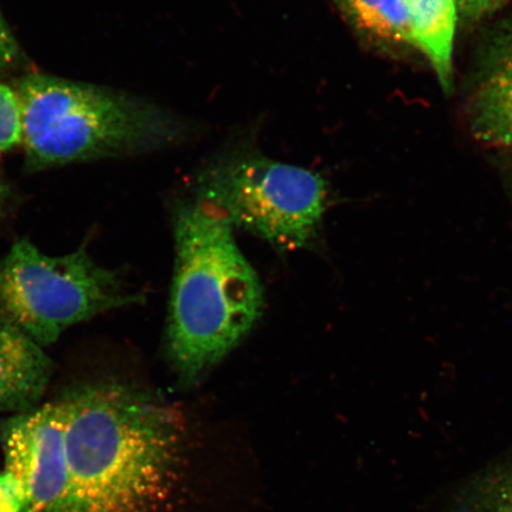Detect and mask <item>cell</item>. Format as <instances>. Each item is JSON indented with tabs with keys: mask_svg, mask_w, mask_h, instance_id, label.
I'll return each mask as SVG.
<instances>
[{
	"mask_svg": "<svg viewBox=\"0 0 512 512\" xmlns=\"http://www.w3.org/2000/svg\"><path fill=\"white\" fill-rule=\"evenodd\" d=\"M68 484L55 512H162L184 450L181 415L132 384L100 381L68 389Z\"/></svg>",
	"mask_w": 512,
	"mask_h": 512,
	"instance_id": "cell-1",
	"label": "cell"
},
{
	"mask_svg": "<svg viewBox=\"0 0 512 512\" xmlns=\"http://www.w3.org/2000/svg\"><path fill=\"white\" fill-rule=\"evenodd\" d=\"M175 241L166 350L178 379L192 386L258 323L264 288L215 204L198 198L178 210Z\"/></svg>",
	"mask_w": 512,
	"mask_h": 512,
	"instance_id": "cell-2",
	"label": "cell"
},
{
	"mask_svg": "<svg viewBox=\"0 0 512 512\" xmlns=\"http://www.w3.org/2000/svg\"><path fill=\"white\" fill-rule=\"evenodd\" d=\"M15 91L30 170L153 151L184 134L162 108L111 88L35 73Z\"/></svg>",
	"mask_w": 512,
	"mask_h": 512,
	"instance_id": "cell-3",
	"label": "cell"
},
{
	"mask_svg": "<svg viewBox=\"0 0 512 512\" xmlns=\"http://www.w3.org/2000/svg\"><path fill=\"white\" fill-rule=\"evenodd\" d=\"M140 300L117 273L96 264L85 247L49 256L21 240L0 260V320L42 348L70 326Z\"/></svg>",
	"mask_w": 512,
	"mask_h": 512,
	"instance_id": "cell-4",
	"label": "cell"
},
{
	"mask_svg": "<svg viewBox=\"0 0 512 512\" xmlns=\"http://www.w3.org/2000/svg\"><path fill=\"white\" fill-rule=\"evenodd\" d=\"M198 190L234 227L283 252L312 245L329 202L328 183L317 172L259 155L211 166Z\"/></svg>",
	"mask_w": 512,
	"mask_h": 512,
	"instance_id": "cell-5",
	"label": "cell"
},
{
	"mask_svg": "<svg viewBox=\"0 0 512 512\" xmlns=\"http://www.w3.org/2000/svg\"><path fill=\"white\" fill-rule=\"evenodd\" d=\"M66 415L59 400L0 426V512H55L68 484Z\"/></svg>",
	"mask_w": 512,
	"mask_h": 512,
	"instance_id": "cell-6",
	"label": "cell"
},
{
	"mask_svg": "<svg viewBox=\"0 0 512 512\" xmlns=\"http://www.w3.org/2000/svg\"><path fill=\"white\" fill-rule=\"evenodd\" d=\"M53 373L54 363L41 345L0 320V413L38 407Z\"/></svg>",
	"mask_w": 512,
	"mask_h": 512,
	"instance_id": "cell-7",
	"label": "cell"
},
{
	"mask_svg": "<svg viewBox=\"0 0 512 512\" xmlns=\"http://www.w3.org/2000/svg\"><path fill=\"white\" fill-rule=\"evenodd\" d=\"M478 142L512 150V41L499 53L479 82L470 110Z\"/></svg>",
	"mask_w": 512,
	"mask_h": 512,
	"instance_id": "cell-8",
	"label": "cell"
},
{
	"mask_svg": "<svg viewBox=\"0 0 512 512\" xmlns=\"http://www.w3.org/2000/svg\"><path fill=\"white\" fill-rule=\"evenodd\" d=\"M405 3L411 17L415 47L430 60L441 85L450 87L457 0H405Z\"/></svg>",
	"mask_w": 512,
	"mask_h": 512,
	"instance_id": "cell-9",
	"label": "cell"
},
{
	"mask_svg": "<svg viewBox=\"0 0 512 512\" xmlns=\"http://www.w3.org/2000/svg\"><path fill=\"white\" fill-rule=\"evenodd\" d=\"M335 3L345 21L363 40L380 48L415 47L405 0H335Z\"/></svg>",
	"mask_w": 512,
	"mask_h": 512,
	"instance_id": "cell-10",
	"label": "cell"
},
{
	"mask_svg": "<svg viewBox=\"0 0 512 512\" xmlns=\"http://www.w3.org/2000/svg\"><path fill=\"white\" fill-rule=\"evenodd\" d=\"M22 144V111L15 88L0 81V153Z\"/></svg>",
	"mask_w": 512,
	"mask_h": 512,
	"instance_id": "cell-11",
	"label": "cell"
},
{
	"mask_svg": "<svg viewBox=\"0 0 512 512\" xmlns=\"http://www.w3.org/2000/svg\"><path fill=\"white\" fill-rule=\"evenodd\" d=\"M484 512H512V460L480 491Z\"/></svg>",
	"mask_w": 512,
	"mask_h": 512,
	"instance_id": "cell-12",
	"label": "cell"
},
{
	"mask_svg": "<svg viewBox=\"0 0 512 512\" xmlns=\"http://www.w3.org/2000/svg\"><path fill=\"white\" fill-rule=\"evenodd\" d=\"M22 60V49L19 47L14 32L0 12V69L17 67Z\"/></svg>",
	"mask_w": 512,
	"mask_h": 512,
	"instance_id": "cell-13",
	"label": "cell"
},
{
	"mask_svg": "<svg viewBox=\"0 0 512 512\" xmlns=\"http://www.w3.org/2000/svg\"><path fill=\"white\" fill-rule=\"evenodd\" d=\"M508 0H457L458 12L469 19H479L492 14Z\"/></svg>",
	"mask_w": 512,
	"mask_h": 512,
	"instance_id": "cell-14",
	"label": "cell"
},
{
	"mask_svg": "<svg viewBox=\"0 0 512 512\" xmlns=\"http://www.w3.org/2000/svg\"><path fill=\"white\" fill-rule=\"evenodd\" d=\"M4 197H5V188H4V184L2 182V178H0V209H2V207H3Z\"/></svg>",
	"mask_w": 512,
	"mask_h": 512,
	"instance_id": "cell-15",
	"label": "cell"
}]
</instances>
